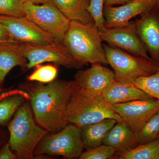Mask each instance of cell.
<instances>
[{"instance_id":"obj_1","label":"cell","mask_w":159,"mask_h":159,"mask_svg":"<svg viewBox=\"0 0 159 159\" xmlns=\"http://www.w3.org/2000/svg\"><path fill=\"white\" fill-rule=\"evenodd\" d=\"M76 86L74 80H62L27 86L35 120L48 132L62 129L69 124L66 112Z\"/></svg>"},{"instance_id":"obj_2","label":"cell","mask_w":159,"mask_h":159,"mask_svg":"<svg viewBox=\"0 0 159 159\" xmlns=\"http://www.w3.org/2000/svg\"><path fill=\"white\" fill-rule=\"evenodd\" d=\"M100 31L94 22L70 21L62 44L82 66L100 63L108 65Z\"/></svg>"},{"instance_id":"obj_3","label":"cell","mask_w":159,"mask_h":159,"mask_svg":"<svg viewBox=\"0 0 159 159\" xmlns=\"http://www.w3.org/2000/svg\"><path fill=\"white\" fill-rule=\"evenodd\" d=\"M66 119L69 123L79 128L106 119L123 122L102 95L80 88L77 84L68 105Z\"/></svg>"},{"instance_id":"obj_4","label":"cell","mask_w":159,"mask_h":159,"mask_svg":"<svg viewBox=\"0 0 159 159\" xmlns=\"http://www.w3.org/2000/svg\"><path fill=\"white\" fill-rule=\"evenodd\" d=\"M10 147L17 158H33L36 147L48 133L36 125L28 103L21 105L8 127Z\"/></svg>"},{"instance_id":"obj_5","label":"cell","mask_w":159,"mask_h":159,"mask_svg":"<svg viewBox=\"0 0 159 159\" xmlns=\"http://www.w3.org/2000/svg\"><path fill=\"white\" fill-rule=\"evenodd\" d=\"M103 47L117 82L133 84L138 78L150 76L159 70V64L151 57L134 55L106 44Z\"/></svg>"},{"instance_id":"obj_6","label":"cell","mask_w":159,"mask_h":159,"mask_svg":"<svg viewBox=\"0 0 159 159\" xmlns=\"http://www.w3.org/2000/svg\"><path fill=\"white\" fill-rule=\"evenodd\" d=\"M84 146L79 127L68 124L58 133L46 137L40 142L34 155L61 156L68 159L79 158Z\"/></svg>"},{"instance_id":"obj_7","label":"cell","mask_w":159,"mask_h":159,"mask_svg":"<svg viewBox=\"0 0 159 159\" xmlns=\"http://www.w3.org/2000/svg\"><path fill=\"white\" fill-rule=\"evenodd\" d=\"M24 11L25 16L51 34L55 43L62 44L70 21L54 4L24 3Z\"/></svg>"},{"instance_id":"obj_8","label":"cell","mask_w":159,"mask_h":159,"mask_svg":"<svg viewBox=\"0 0 159 159\" xmlns=\"http://www.w3.org/2000/svg\"><path fill=\"white\" fill-rule=\"evenodd\" d=\"M20 51L28 61L27 70L43 63H53L67 68L82 67L62 44H29L19 43Z\"/></svg>"},{"instance_id":"obj_9","label":"cell","mask_w":159,"mask_h":159,"mask_svg":"<svg viewBox=\"0 0 159 159\" xmlns=\"http://www.w3.org/2000/svg\"><path fill=\"white\" fill-rule=\"evenodd\" d=\"M0 23L11 39L17 42L29 44L56 43L51 34L25 16L0 15Z\"/></svg>"},{"instance_id":"obj_10","label":"cell","mask_w":159,"mask_h":159,"mask_svg":"<svg viewBox=\"0 0 159 159\" xmlns=\"http://www.w3.org/2000/svg\"><path fill=\"white\" fill-rule=\"evenodd\" d=\"M102 42L134 55L150 58L139 37L135 22L122 27L106 29L100 32Z\"/></svg>"},{"instance_id":"obj_11","label":"cell","mask_w":159,"mask_h":159,"mask_svg":"<svg viewBox=\"0 0 159 159\" xmlns=\"http://www.w3.org/2000/svg\"><path fill=\"white\" fill-rule=\"evenodd\" d=\"M114 111L134 133L156 114L159 112V100L139 99L112 105Z\"/></svg>"},{"instance_id":"obj_12","label":"cell","mask_w":159,"mask_h":159,"mask_svg":"<svg viewBox=\"0 0 159 159\" xmlns=\"http://www.w3.org/2000/svg\"><path fill=\"white\" fill-rule=\"evenodd\" d=\"M156 6H158L153 0H132L117 7L104 6L105 29L126 25L132 19L142 15Z\"/></svg>"},{"instance_id":"obj_13","label":"cell","mask_w":159,"mask_h":159,"mask_svg":"<svg viewBox=\"0 0 159 159\" xmlns=\"http://www.w3.org/2000/svg\"><path fill=\"white\" fill-rule=\"evenodd\" d=\"M135 23L139 37L151 58L159 64V6L143 13Z\"/></svg>"},{"instance_id":"obj_14","label":"cell","mask_w":159,"mask_h":159,"mask_svg":"<svg viewBox=\"0 0 159 159\" xmlns=\"http://www.w3.org/2000/svg\"><path fill=\"white\" fill-rule=\"evenodd\" d=\"M102 65L95 63L89 68L78 71L74 80L77 86L101 95L109 85L116 81L113 71Z\"/></svg>"},{"instance_id":"obj_15","label":"cell","mask_w":159,"mask_h":159,"mask_svg":"<svg viewBox=\"0 0 159 159\" xmlns=\"http://www.w3.org/2000/svg\"><path fill=\"white\" fill-rule=\"evenodd\" d=\"M19 43L14 41L0 42V84L15 67L27 70L28 61L20 51Z\"/></svg>"},{"instance_id":"obj_16","label":"cell","mask_w":159,"mask_h":159,"mask_svg":"<svg viewBox=\"0 0 159 159\" xmlns=\"http://www.w3.org/2000/svg\"><path fill=\"white\" fill-rule=\"evenodd\" d=\"M102 98L111 105L139 99H154L133 84L115 81L102 93Z\"/></svg>"},{"instance_id":"obj_17","label":"cell","mask_w":159,"mask_h":159,"mask_svg":"<svg viewBox=\"0 0 159 159\" xmlns=\"http://www.w3.org/2000/svg\"><path fill=\"white\" fill-rule=\"evenodd\" d=\"M103 144L113 148L117 153L127 152L139 145L134 132L124 122L116 123L104 138Z\"/></svg>"},{"instance_id":"obj_18","label":"cell","mask_w":159,"mask_h":159,"mask_svg":"<svg viewBox=\"0 0 159 159\" xmlns=\"http://www.w3.org/2000/svg\"><path fill=\"white\" fill-rule=\"evenodd\" d=\"M117 122L114 119H106L80 127L84 148L89 150L103 144L104 138Z\"/></svg>"},{"instance_id":"obj_19","label":"cell","mask_w":159,"mask_h":159,"mask_svg":"<svg viewBox=\"0 0 159 159\" xmlns=\"http://www.w3.org/2000/svg\"><path fill=\"white\" fill-rule=\"evenodd\" d=\"M70 21L84 24L94 22L88 11L90 0H48Z\"/></svg>"},{"instance_id":"obj_20","label":"cell","mask_w":159,"mask_h":159,"mask_svg":"<svg viewBox=\"0 0 159 159\" xmlns=\"http://www.w3.org/2000/svg\"><path fill=\"white\" fill-rule=\"evenodd\" d=\"M159 154V138L152 142L138 145L123 153H117L119 159H157Z\"/></svg>"},{"instance_id":"obj_21","label":"cell","mask_w":159,"mask_h":159,"mask_svg":"<svg viewBox=\"0 0 159 159\" xmlns=\"http://www.w3.org/2000/svg\"><path fill=\"white\" fill-rule=\"evenodd\" d=\"M138 145L152 142L159 138V112L151 117L134 133Z\"/></svg>"},{"instance_id":"obj_22","label":"cell","mask_w":159,"mask_h":159,"mask_svg":"<svg viewBox=\"0 0 159 159\" xmlns=\"http://www.w3.org/2000/svg\"><path fill=\"white\" fill-rule=\"evenodd\" d=\"M28 77L30 81H37L40 83L48 84L55 80L58 74V66L54 64H39Z\"/></svg>"},{"instance_id":"obj_23","label":"cell","mask_w":159,"mask_h":159,"mask_svg":"<svg viewBox=\"0 0 159 159\" xmlns=\"http://www.w3.org/2000/svg\"><path fill=\"white\" fill-rule=\"evenodd\" d=\"M133 85L150 97L159 100V70L150 76L138 78Z\"/></svg>"},{"instance_id":"obj_24","label":"cell","mask_w":159,"mask_h":159,"mask_svg":"<svg viewBox=\"0 0 159 159\" xmlns=\"http://www.w3.org/2000/svg\"><path fill=\"white\" fill-rule=\"evenodd\" d=\"M105 0H90L88 11L94 24L100 32L105 31V19L103 14Z\"/></svg>"},{"instance_id":"obj_25","label":"cell","mask_w":159,"mask_h":159,"mask_svg":"<svg viewBox=\"0 0 159 159\" xmlns=\"http://www.w3.org/2000/svg\"><path fill=\"white\" fill-rule=\"evenodd\" d=\"M22 102L21 99L18 97H11L0 102V124L8 122Z\"/></svg>"},{"instance_id":"obj_26","label":"cell","mask_w":159,"mask_h":159,"mask_svg":"<svg viewBox=\"0 0 159 159\" xmlns=\"http://www.w3.org/2000/svg\"><path fill=\"white\" fill-rule=\"evenodd\" d=\"M116 152L113 148L102 144L98 147L89 149L83 152L80 159H109L116 155Z\"/></svg>"},{"instance_id":"obj_27","label":"cell","mask_w":159,"mask_h":159,"mask_svg":"<svg viewBox=\"0 0 159 159\" xmlns=\"http://www.w3.org/2000/svg\"><path fill=\"white\" fill-rule=\"evenodd\" d=\"M24 4L21 0H0V15L25 16Z\"/></svg>"},{"instance_id":"obj_28","label":"cell","mask_w":159,"mask_h":159,"mask_svg":"<svg viewBox=\"0 0 159 159\" xmlns=\"http://www.w3.org/2000/svg\"><path fill=\"white\" fill-rule=\"evenodd\" d=\"M10 148L11 147H10L9 142L4 145V147L0 150V159L17 158L16 155L11 151Z\"/></svg>"},{"instance_id":"obj_29","label":"cell","mask_w":159,"mask_h":159,"mask_svg":"<svg viewBox=\"0 0 159 159\" xmlns=\"http://www.w3.org/2000/svg\"><path fill=\"white\" fill-rule=\"evenodd\" d=\"M5 28L0 23V41H13Z\"/></svg>"},{"instance_id":"obj_30","label":"cell","mask_w":159,"mask_h":159,"mask_svg":"<svg viewBox=\"0 0 159 159\" xmlns=\"http://www.w3.org/2000/svg\"><path fill=\"white\" fill-rule=\"evenodd\" d=\"M132 0H105L104 6H114L115 5H124Z\"/></svg>"},{"instance_id":"obj_31","label":"cell","mask_w":159,"mask_h":159,"mask_svg":"<svg viewBox=\"0 0 159 159\" xmlns=\"http://www.w3.org/2000/svg\"><path fill=\"white\" fill-rule=\"evenodd\" d=\"M24 3H31L33 4H43L47 2L48 0H21Z\"/></svg>"},{"instance_id":"obj_32","label":"cell","mask_w":159,"mask_h":159,"mask_svg":"<svg viewBox=\"0 0 159 159\" xmlns=\"http://www.w3.org/2000/svg\"><path fill=\"white\" fill-rule=\"evenodd\" d=\"M154 1L156 2L157 5L159 6V0H153Z\"/></svg>"},{"instance_id":"obj_33","label":"cell","mask_w":159,"mask_h":159,"mask_svg":"<svg viewBox=\"0 0 159 159\" xmlns=\"http://www.w3.org/2000/svg\"><path fill=\"white\" fill-rule=\"evenodd\" d=\"M157 159H159V154L158 155V156L157 157Z\"/></svg>"},{"instance_id":"obj_34","label":"cell","mask_w":159,"mask_h":159,"mask_svg":"<svg viewBox=\"0 0 159 159\" xmlns=\"http://www.w3.org/2000/svg\"><path fill=\"white\" fill-rule=\"evenodd\" d=\"M5 42V41H0V42Z\"/></svg>"}]
</instances>
